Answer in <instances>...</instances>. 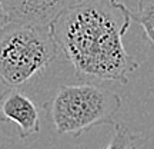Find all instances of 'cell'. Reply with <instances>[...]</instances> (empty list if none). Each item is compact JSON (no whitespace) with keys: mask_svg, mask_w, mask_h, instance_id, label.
I'll list each match as a JSON object with an SVG mask.
<instances>
[{"mask_svg":"<svg viewBox=\"0 0 154 149\" xmlns=\"http://www.w3.org/2000/svg\"><path fill=\"white\" fill-rule=\"evenodd\" d=\"M131 10L119 0H77L50 23L59 52L82 77L128 83L138 62L124 47Z\"/></svg>","mask_w":154,"mask_h":149,"instance_id":"obj_1","label":"cell"},{"mask_svg":"<svg viewBox=\"0 0 154 149\" xmlns=\"http://www.w3.org/2000/svg\"><path fill=\"white\" fill-rule=\"evenodd\" d=\"M59 56L50 24L7 22L0 29V79L17 88L44 72Z\"/></svg>","mask_w":154,"mask_h":149,"instance_id":"obj_2","label":"cell"},{"mask_svg":"<svg viewBox=\"0 0 154 149\" xmlns=\"http://www.w3.org/2000/svg\"><path fill=\"white\" fill-rule=\"evenodd\" d=\"M120 108L119 95L91 83L63 85L44 105L56 132L74 138L97 126L113 125Z\"/></svg>","mask_w":154,"mask_h":149,"instance_id":"obj_3","label":"cell"},{"mask_svg":"<svg viewBox=\"0 0 154 149\" xmlns=\"http://www.w3.org/2000/svg\"><path fill=\"white\" fill-rule=\"evenodd\" d=\"M77 0H0L7 22L50 24Z\"/></svg>","mask_w":154,"mask_h":149,"instance_id":"obj_4","label":"cell"},{"mask_svg":"<svg viewBox=\"0 0 154 149\" xmlns=\"http://www.w3.org/2000/svg\"><path fill=\"white\" fill-rule=\"evenodd\" d=\"M0 122L16 123L20 139H27L40 131V116L33 100L11 86L0 95Z\"/></svg>","mask_w":154,"mask_h":149,"instance_id":"obj_5","label":"cell"},{"mask_svg":"<svg viewBox=\"0 0 154 149\" xmlns=\"http://www.w3.org/2000/svg\"><path fill=\"white\" fill-rule=\"evenodd\" d=\"M133 20L143 29L144 36L154 47V0H138L136 11H131Z\"/></svg>","mask_w":154,"mask_h":149,"instance_id":"obj_6","label":"cell"},{"mask_svg":"<svg viewBox=\"0 0 154 149\" xmlns=\"http://www.w3.org/2000/svg\"><path fill=\"white\" fill-rule=\"evenodd\" d=\"M114 125V135L106 148H134L137 146V142L140 136L130 132V129L123 123H113Z\"/></svg>","mask_w":154,"mask_h":149,"instance_id":"obj_7","label":"cell"},{"mask_svg":"<svg viewBox=\"0 0 154 149\" xmlns=\"http://www.w3.org/2000/svg\"><path fill=\"white\" fill-rule=\"evenodd\" d=\"M6 23H7V20H6L5 17V13H3V10H2V5H0V29L5 26Z\"/></svg>","mask_w":154,"mask_h":149,"instance_id":"obj_8","label":"cell"}]
</instances>
